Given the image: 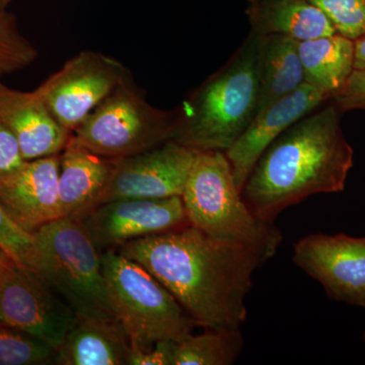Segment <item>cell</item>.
<instances>
[{
  "label": "cell",
  "instance_id": "1",
  "mask_svg": "<svg viewBox=\"0 0 365 365\" xmlns=\"http://www.w3.org/2000/svg\"><path fill=\"white\" fill-rule=\"evenodd\" d=\"M115 250L153 274L196 326L237 329L246 322V299L263 264L246 247L188 225Z\"/></svg>",
  "mask_w": 365,
  "mask_h": 365
},
{
  "label": "cell",
  "instance_id": "2",
  "mask_svg": "<svg viewBox=\"0 0 365 365\" xmlns=\"http://www.w3.org/2000/svg\"><path fill=\"white\" fill-rule=\"evenodd\" d=\"M335 105L295 122L266 148L242 190L257 217L274 222L285 209L317 194L344 191L354 151Z\"/></svg>",
  "mask_w": 365,
  "mask_h": 365
},
{
  "label": "cell",
  "instance_id": "3",
  "mask_svg": "<svg viewBox=\"0 0 365 365\" xmlns=\"http://www.w3.org/2000/svg\"><path fill=\"white\" fill-rule=\"evenodd\" d=\"M261 35L251 32L230 60L177 109L170 140L198 151H227L258 110Z\"/></svg>",
  "mask_w": 365,
  "mask_h": 365
},
{
  "label": "cell",
  "instance_id": "4",
  "mask_svg": "<svg viewBox=\"0 0 365 365\" xmlns=\"http://www.w3.org/2000/svg\"><path fill=\"white\" fill-rule=\"evenodd\" d=\"M181 197L189 225L204 234L246 247L263 264L277 253L282 234L245 202L225 151L197 153Z\"/></svg>",
  "mask_w": 365,
  "mask_h": 365
},
{
  "label": "cell",
  "instance_id": "5",
  "mask_svg": "<svg viewBox=\"0 0 365 365\" xmlns=\"http://www.w3.org/2000/svg\"><path fill=\"white\" fill-rule=\"evenodd\" d=\"M34 235L36 272L76 316L117 319L106 287L102 252L81 220L58 218Z\"/></svg>",
  "mask_w": 365,
  "mask_h": 365
},
{
  "label": "cell",
  "instance_id": "6",
  "mask_svg": "<svg viewBox=\"0 0 365 365\" xmlns=\"http://www.w3.org/2000/svg\"><path fill=\"white\" fill-rule=\"evenodd\" d=\"M102 266L113 311L132 346L145 347L165 340L179 343L193 334V319L143 265L108 250L102 252Z\"/></svg>",
  "mask_w": 365,
  "mask_h": 365
},
{
  "label": "cell",
  "instance_id": "7",
  "mask_svg": "<svg viewBox=\"0 0 365 365\" xmlns=\"http://www.w3.org/2000/svg\"><path fill=\"white\" fill-rule=\"evenodd\" d=\"M177 117V110L163 111L151 106L128 78L88 115L71 136L83 148L103 157H130L170 140Z\"/></svg>",
  "mask_w": 365,
  "mask_h": 365
},
{
  "label": "cell",
  "instance_id": "8",
  "mask_svg": "<svg viewBox=\"0 0 365 365\" xmlns=\"http://www.w3.org/2000/svg\"><path fill=\"white\" fill-rule=\"evenodd\" d=\"M128 78V71L118 60L102 53L83 51L35 91L57 122L72 133Z\"/></svg>",
  "mask_w": 365,
  "mask_h": 365
},
{
  "label": "cell",
  "instance_id": "9",
  "mask_svg": "<svg viewBox=\"0 0 365 365\" xmlns=\"http://www.w3.org/2000/svg\"><path fill=\"white\" fill-rule=\"evenodd\" d=\"M78 317L32 269L14 262L0 281V325L59 349Z\"/></svg>",
  "mask_w": 365,
  "mask_h": 365
},
{
  "label": "cell",
  "instance_id": "10",
  "mask_svg": "<svg viewBox=\"0 0 365 365\" xmlns=\"http://www.w3.org/2000/svg\"><path fill=\"white\" fill-rule=\"evenodd\" d=\"M292 260L331 299L365 309V237L307 235L295 242Z\"/></svg>",
  "mask_w": 365,
  "mask_h": 365
},
{
  "label": "cell",
  "instance_id": "11",
  "mask_svg": "<svg viewBox=\"0 0 365 365\" xmlns=\"http://www.w3.org/2000/svg\"><path fill=\"white\" fill-rule=\"evenodd\" d=\"M81 222L101 252L189 225L180 196L109 201L93 208Z\"/></svg>",
  "mask_w": 365,
  "mask_h": 365
},
{
  "label": "cell",
  "instance_id": "12",
  "mask_svg": "<svg viewBox=\"0 0 365 365\" xmlns=\"http://www.w3.org/2000/svg\"><path fill=\"white\" fill-rule=\"evenodd\" d=\"M198 150L176 141L118 158L102 203L126 198L182 196Z\"/></svg>",
  "mask_w": 365,
  "mask_h": 365
},
{
  "label": "cell",
  "instance_id": "13",
  "mask_svg": "<svg viewBox=\"0 0 365 365\" xmlns=\"http://www.w3.org/2000/svg\"><path fill=\"white\" fill-rule=\"evenodd\" d=\"M59 172L60 153L26 160L18 169L0 176V203L26 232L34 234L61 218Z\"/></svg>",
  "mask_w": 365,
  "mask_h": 365
},
{
  "label": "cell",
  "instance_id": "14",
  "mask_svg": "<svg viewBox=\"0 0 365 365\" xmlns=\"http://www.w3.org/2000/svg\"><path fill=\"white\" fill-rule=\"evenodd\" d=\"M328 98L330 97L327 93L304 83L294 93L255 116L248 128L225 151L240 191L266 148L295 122L314 112Z\"/></svg>",
  "mask_w": 365,
  "mask_h": 365
},
{
  "label": "cell",
  "instance_id": "15",
  "mask_svg": "<svg viewBox=\"0 0 365 365\" xmlns=\"http://www.w3.org/2000/svg\"><path fill=\"white\" fill-rule=\"evenodd\" d=\"M0 123L16 137L25 160L59 155L71 136L53 117L36 91L14 90L2 83Z\"/></svg>",
  "mask_w": 365,
  "mask_h": 365
},
{
  "label": "cell",
  "instance_id": "16",
  "mask_svg": "<svg viewBox=\"0 0 365 365\" xmlns=\"http://www.w3.org/2000/svg\"><path fill=\"white\" fill-rule=\"evenodd\" d=\"M117 160L88 150L71 136L60 155L58 196L61 217L81 220L101 205Z\"/></svg>",
  "mask_w": 365,
  "mask_h": 365
},
{
  "label": "cell",
  "instance_id": "17",
  "mask_svg": "<svg viewBox=\"0 0 365 365\" xmlns=\"http://www.w3.org/2000/svg\"><path fill=\"white\" fill-rule=\"evenodd\" d=\"M130 350L118 319L81 318L57 350V364L127 365Z\"/></svg>",
  "mask_w": 365,
  "mask_h": 365
},
{
  "label": "cell",
  "instance_id": "18",
  "mask_svg": "<svg viewBox=\"0 0 365 365\" xmlns=\"http://www.w3.org/2000/svg\"><path fill=\"white\" fill-rule=\"evenodd\" d=\"M252 32L284 35L297 41L337 34L331 21L309 0H248Z\"/></svg>",
  "mask_w": 365,
  "mask_h": 365
},
{
  "label": "cell",
  "instance_id": "19",
  "mask_svg": "<svg viewBox=\"0 0 365 365\" xmlns=\"http://www.w3.org/2000/svg\"><path fill=\"white\" fill-rule=\"evenodd\" d=\"M304 83L299 41L284 35H261L257 114Z\"/></svg>",
  "mask_w": 365,
  "mask_h": 365
},
{
  "label": "cell",
  "instance_id": "20",
  "mask_svg": "<svg viewBox=\"0 0 365 365\" xmlns=\"http://www.w3.org/2000/svg\"><path fill=\"white\" fill-rule=\"evenodd\" d=\"M304 83L332 98L354 71V41L339 34L299 41Z\"/></svg>",
  "mask_w": 365,
  "mask_h": 365
},
{
  "label": "cell",
  "instance_id": "21",
  "mask_svg": "<svg viewBox=\"0 0 365 365\" xmlns=\"http://www.w3.org/2000/svg\"><path fill=\"white\" fill-rule=\"evenodd\" d=\"M244 348L241 328L205 329L176 343L173 365H230Z\"/></svg>",
  "mask_w": 365,
  "mask_h": 365
},
{
  "label": "cell",
  "instance_id": "22",
  "mask_svg": "<svg viewBox=\"0 0 365 365\" xmlns=\"http://www.w3.org/2000/svg\"><path fill=\"white\" fill-rule=\"evenodd\" d=\"M56 349L44 341L0 325V365L57 364Z\"/></svg>",
  "mask_w": 365,
  "mask_h": 365
},
{
  "label": "cell",
  "instance_id": "23",
  "mask_svg": "<svg viewBox=\"0 0 365 365\" xmlns=\"http://www.w3.org/2000/svg\"><path fill=\"white\" fill-rule=\"evenodd\" d=\"M38 51L21 34L14 14L0 11V78L35 61Z\"/></svg>",
  "mask_w": 365,
  "mask_h": 365
},
{
  "label": "cell",
  "instance_id": "24",
  "mask_svg": "<svg viewBox=\"0 0 365 365\" xmlns=\"http://www.w3.org/2000/svg\"><path fill=\"white\" fill-rule=\"evenodd\" d=\"M331 21L336 32L355 41L365 35V0H309Z\"/></svg>",
  "mask_w": 365,
  "mask_h": 365
},
{
  "label": "cell",
  "instance_id": "25",
  "mask_svg": "<svg viewBox=\"0 0 365 365\" xmlns=\"http://www.w3.org/2000/svg\"><path fill=\"white\" fill-rule=\"evenodd\" d=\"M0 247L19 265L36 271L35 235L11 217L0 203Z\"/></svg>",
  "mask_w": 365,
  "mask_h": 365
},
{
  "label": "cell",
  "instance_id": "26",
  "mask_svg": "<svg viewBox=\"0 0 365 365\" xmlns=\"http://www.w3.org/2000/svg\"><path fill=\"white\" fill-rule=\"evenodd\" d=\"M331 98L340 111L365 110V69H354L345 85Z\"/></svg>",
  "mask_w": 365,
  "mask_h": 365
},
{
  "label": "cell",
  "instance_id": "27",
  "mask_svg": "<svg viewBox=\"0 0 365 365\" xmlns=\"http://www.w3.org/2000/svg\"><path fill=\"white\" fill-rule=\"evenodd\" d=\"M176 343L165 340L145 347L131 345L127 365H173Z\"/></svg>",
  "mask_w": 365,
  "mask_h": 365
},
{
  "label": "cell",
  "instance_id": "28",
  "mask_svg": "<svg viewBox=\"0 0 365 365\" xmlns=\"http://www.w3.org/2000/svg\"><path fill=\"white\" fill-rule=\"evenodd\" d=\"M25 162L16 137L0 123V176L18 169Z\"/></svg>",
  "mask_w": 365,
  "mask_h": 365
},
{
  "label": "cell",
  "instance_id": "29",
  "mask_svg": "<svg viewBox=\"0 0 365 365\" xmlns=\"http://www.w3.org/2000/svg\"><path fill=\"white\" fill-rule=\"evenodd\" d=\"M354 69H365V35L354 41Z\"/></svg>",
  "mask_w": 365,
  "mask_h": 365
},
{
  "label": "cell",
  "instance_id": "30",
  "mask_svg": "<svg viewBox=\"0 0 365 365\" xmlns=\"http://www.w3.org/2000/svg\"><path fill=\"white\" fill-rule=\"evenodd\" d=\"M14 262L11 256L0 247V281H1L7 269H9V266H11Z\"/></svg>",
  "mask_w": 365,
  "mask_h": 365
},
{
  "label": "cell",
  "instance_id": "31",
  "mask_svg": "<svg viewBox=\"0 0 365 365\" xmlns=\"http://www.w3.org/2000/svg\"><path fill=\"white\" fill-rule=\"evenodd\" d=\"M13 0H0V11H6V7Z\"/></svg>",
  "mask_w": 365,
  "mask_h": 365
},
{
  "label": "cell",
  "instance_id": "32",
  "mask_svg": "<svg viewBox=\"0 0 365 365\" xmlns=\"http://www.w3.org/2000/svg\"><path fill=\"white\" fill-rule=\"evenodd\" d=\"M364 342H365V333H364Z\"/></svg>",
  "mask_w": 365,
  "mask_h": 365
}]
</instances>
